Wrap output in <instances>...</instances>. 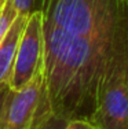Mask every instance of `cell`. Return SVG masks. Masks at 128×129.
Wrapping results in <instances>:
<instances>
[{
	"label": "cell",
	"instance_id": "cell-2",
	"mask_svg": "<svg viewBox=\"0 0 128 129\" xmlns=\"http://www.w3.org/2000/svg\"><path fill=\"white\" fill-rule=\"evenodd\" d=\"M45 114H48V109L41 64L25 87L18 91H8L2 111V129H33Z\"/></svg>",
	"mask_w": 128,
	"mask_h": 129
},
{
	"label": "cell",
	"instance_id": "cell-10",
	"mask_svg": "<svg viewBox=\"0 0 128 129\" xmlns=\"http://www.w3.org/2000/svg\"><path fill=\"white\" fill-rule=\"evenodd\" d=\"M6 2H7V0H0V10H2V8H3V6L6 4Z\"/></svg>",
	"mask_w": 128,
	"mask_h": 129
},
{
	"label": "cell",
	"instance_id": "cell-4",
	"mask_svg": "<svg viewBox=\"0 0 128 129\" xmlns=\"http://www.w3.org/2000/svg\"><path fill=\"white\" fill-rule=\"evenodd\" d=\"M26 19H28V15L18 14L7 35L0 41V89L8 87V81L14 69L15 56H17V50Z\"/></svg>",
	"mask_w": 128,
	"mask_h": 129
},
{
	"label": "cell",
	"instance_id": "cell-3",
	"mask_svg": "<svg viewBox=\"0 0 128 129\" xmlns=\"http://www.w3.org/2000/svg\"><path fill=\"white\" fill-rule=\"evenodd\" d=\"M43 64V18L40 10L28 15L23 26L8 88L18 91L33 78Z\"/></svg>",
	"mask_w": 128,
	"mask_h": 129
},
{
	"label": "cell",
	"instance_id": "cell-9",
	"mask_svg": "<svg viewBox=\"0 0 128 129\" xmlns=\"http://www.w3.org/2000/svg\"><path fill=\"white\" fill-rule=\"evenodd\" d=\"M8 91H10V88H8V87L0 89V129H2V111H3V104H4V100H6V98H7Z\"/></svg>",
	"mask_w": 128,
	"mask_h": 129
},
{
	"label": "cell",
	"instance_id": "cell-7",
	"mask_svg": "<svg viewBox=\"0 0 128 129\" xmlns=\"http://www.w3.org/2000/svg\"><path fill=\"white\" fill-rule=\"evenodd\" d=\"M15 6L18 14L29 15L35 11L40 10V2L41 0H11Z\"/></svg>",
	"mask_w": 128,
	"mask_h": 129
},
{
	"label": "cell",
	"instance_id": "cell-8",
	"mask_svg": "<svg viewBox=\"0 0 128 129\" xmlns=\"http://www.w3.org/2000/svg\"><path fill=\"white\" fill-rule=\"evenodd\" d=\"M63 129H94L85 119H70Z\"/></svg>",
	"mask_w": 128,
	"mask_h": 129
},
{
	"label": "cell",
	"instance_id": "cell-1",
	"mask_svg": "<svg viewBox=\"0 0 128 129\" xmlns=\"http://www.w3.org/2000/svg\"><path fill=\"white\" fill-rule=\"evenodd\" d=\"M128 48V25L112 37L73 35L43 23V72L48 113L88 121L108 63Z\"/></svg>",
	"mask_w": 128,
	"mask_h": 129
},
{
	"label": "cell",
	"instance_id": "cell-5",
	"mask_svg": "<svg viewBox=\"0 0 128 129\" xmlns=\"http://www.w3.org/2000/svg\"><path fill=\"white\" fill-rule=\"evenodd\" d=\"M18 17V11L11 0H7L3 8L0 10V41L4 39L11 25L14 23L15 18Z\"/></svg>",
	"mask_w": 128,
	"mask_h": 129
},
{
	"label": "cell",
	"instance_id": "cell-6",
	"mask_svg": "<svg viewBox=\"0 0 128 129\" xmlns=\"http://www.w3.org/2000/svg\"><path fill=\"white\" fill-rule=\"evenodd\" d=\"M68 119L62 118L59 115H55L53 113L45 114L40 121L36 122V125L33 126V129H63L68 124Z\"/></svg>",
	"mask_w": 128,
	"mask_h": 129
}]
</instances>
